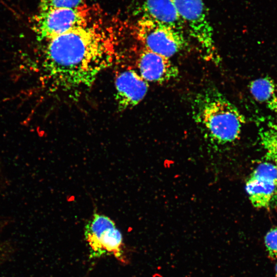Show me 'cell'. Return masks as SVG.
Listing matches in <instances>:
<instances>
[{
  "mask_svg": "<svg viewBox=\"0 0 277 277\" xmlns=\"http://www.w3.org/2000/svg\"><path fill=\"white\" fill-rule=\"evenodd\" d=\"M113 31L91 22L47 41L42 66L51 84L64 91L92 84L115 60L116 38Z\"/></svg>",
  "mask_w": 277,
  "mask_h": 277,
  "instance_id": "1",
  "label": "cell"
},
{
  "mask_svg": "<svg viewBox=\"0 0 277 277\" xmlns=\"http://www.w3.org/2000/svg\"><path fill=\"white\" fill-rule=\"evenodd\" d=\"M191 109L193 118L205 135L219 144L237 140L245 123L238 108L214 87L199 92Z\"/></svg>",
  "mask_w": 277,
  "mask_h": 277,
  "instance_id": "2",
  "label": "cell"
},
{
  "mask_svg": "<svg viewBox=\"0 0 277 277\" xmlns=\"http://www.w3.org/2000/svg\"><path fill=\"white\" fill-rule=\"evenodd\" d=\"M184 20L190 35L195 40L202 56L218 65L221 57L213 36L208 11L203 0H171Z\"/></svg>",
  "mask_w": 277,
  "mask_h": 277,
  "instance_id": "3",
  "label": "cell"
},
{
  "mask_svg": "<svg viewBox=\"0 0 277 277\" xmlns=\"http://www.w3.org/2000/svg\"><path fill=\"white\" fill-rule=\"evenodd\" d=\"M33 29L40 41H48L91 22L90 10L81 6L39 12L33 18Z\"/></svg>",
  "mask_w": 277,
  "mask_h": 277,
  "instance_id": "4",
  "label": "cell"
},
{
  "mask_svg": "<svg viewBox=\"0 0 277 277\" xmlns=\"http://www.w3.org/2000/svg\"><path fill=\"white\" fill-rule=\"evenodd\" d=\"M135 32L143 47L168 58L181 51L186 44L184 33L145 16L136 22Z\"/></svg>",
  "mask_w": 277,
  "mask_h": 277,
  "instance_id": "5",
  "label": "cell"
},
{
  "mask_svg": "<svg viewBox=\"0 0 277 277\" xmlns=\"http://www.w3.org/2000/svg\"><path fill=\"white\" fill-rule=\"evenodd\" d=\"M84 235L91 257L109 253L123 260L122 235L115 223L107 216L94 213L85 226Z\"/></svg>",
  "mask_w": 277,
  "mask_h": 277,
  "instance_id": "6",
  "label": "cell"
},
{
  "mask_svg": "<svg viewBox=\"0 0 277 277\" xmlns=\"http://www.w3.org/2000/svg\"><path fill=\"white\" fill-rule=\"evenodd\" d=\"M250 203L259 209H268L277 204V168L270 161L260 163L246 183Z\"/></svg>",
  "mask_w": 277,
  "mask_h": 277,
  "instance_id": "7",
  "label": "cell"
},
{
  "mask_svg": "<svg viewBox=\"0 0 277 277\" xmlns=\"http://www.w3.org/2000/svg\"><path fill=\"white\" fill-rule=\"evenodd\" d=\"M115 100L120 111L131 109L146 96L149 85L139 73L132 69L121 72L115 81Z\"/></svg>",
  "mask_w": 277,
  "mask_h": 277,
  "instance_id": "8",
  "label": "cell"
},
{
  "mask_svg": "<svg viewBox=\"0 0 277 277\" xmlns=\"http://www.w3.org/2000/svg\"><path fill=\"white\" fill-rule=\"evenodd\" d=\"M143 47L136 64L138 73L146 81L163 83L178 76L179 69L170 58Z\"/></svg>",
  "mask_w": 277,
  "mask_h": 277,
  "instance_id": "9",
  "label": "cell"
},
{
  "mask_svg": "<svg viewBox=\"0 0 277 277\" xmlns=\"http://www.w3.org/2000/svg\"><path fill=\"white\" fill-rule=\"evenodd\" d=\"M142 15L184 33L185 23L171 0H145Z\"/></svg>",
  "mask_w": 277,
  "mask_h": 277,
  "instance_id": "10",
  "label": "cell"
},
{
  "mask_svg": "<svg viewBox=\"0 0 277 277\" xmlns=\"http://www.w3.org/2000/svg\"><path fill=\"white\" fill-rule=\"evenodd\" d=\"M249 88L255 100L277 113V87L273 80L267 76L256 78L250 82Z\"/></svg>",
  "mask_w": 277,
  "mask_h": 277,
  "instance_id": "11",
  "label": "cell"
},
{
  "mask_svg": "<svg viewBox=\"0 0 277 277\" xmlns=\"http://www.w3.org/2000/svg\"><path fill=\"white\" fill-rule=\"evenodd\" d=\"M84 0H41L39 12L57 9H73L82 5Z\"/></svg>",
  "mask_w": 277,
  "mask_h": 277,
  "instance_id": "12",
  "label": "cell"
},
{
  "mask_svg": "<svg viewBox=\"0 0 277 277\" xmlns=\"http://www.w3.org/2000/svg\"><path fill=\"white\" fill-rule=\"evenodd\" d=\"M262 145L265 149L277 150V120L269 123L260 132Z\"/></svg>",
  "mask_w": 277,
  "mask_h": 277,
  "instance_id": "13",
  "label": "cell"
},
{
  "mask_svg": "<svg viewBox=\"0 0 277 277\" xmlns=\"http://www.w3.org/2000/svg\"><path fill=\"white\" fill-rule=\"evenodd\" d=\"M264 242L269 256L277 260V227L271 228L267 232Z\"/></svg>",
  "mask_w": 277,
  "mask_h": 277,
  "instance_id": "14",
  "label": "cell"
},
{
  "mask_svg": "<svg viewBox=\"0 0 277 277\" xmlns=\"http://www.w3.org/2000/svg\"><path fill=\"white\" fill-rule=\"evenodd\" d=\"M266 159L273 163L277 168V151L271 149H265Z\"/></svg>",
  "mask_w": 277,
  "mask_h": 277,
  "instance_id": "15",
  "label": "cell"
},
{
  "mask_svg": "<svg viewBox=\"0 0 277 277\" xmlns=\"http://www.w3.org/2000/svg\"><path fill=\"white\" fill-rule=\"evenodd\" d=\"M275 276L277 277V263L275 265Z\"/></svg>",
  "mask_w": 277,
  "mask_h": 277,
  "instance_id": "16",
  "label": "cell"
},
{
  "mask_svg": "<svg viewBox=\"0 0 277 277\" xmlns=\"http://www.w3.org/2000/svg\"><path fill=\"white\" fill-rule=\"evenodd\" d=\"M0 255H1V251H0Z\"/></svg>",
  "mask_w": 277,
  "mask_h": 277,
  "instance_id": "17",
  "label": "cell"
}]
</instances>
